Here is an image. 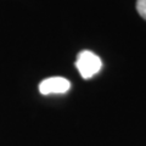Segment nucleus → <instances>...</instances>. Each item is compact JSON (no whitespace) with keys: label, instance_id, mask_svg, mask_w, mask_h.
Here are the masks:
<instances>
[{"label":"nucleus","instance_id":"obj_1","mask_svg":"<svg viewBox=\"0 0 146 146\" xmlns=\"http://www.w3.org/2000/svg\"><path fill=\"white\" fill-rule=\"evenodd\" d=\"M76 67L79 71L83 79H90L96 73L100 72L102 67V62L96 54L89 51V50H83L77 55Z\"/></svg>","mask_w":146,"mask_h":146},{"label":"nucleus","instance_id":"obj_2","mask_svg":"<svg viewBox=\"0 0 146 146\" xmlns=\"http://www.w3.org/2000/svg\"><path fill=\"white\" fill-rule=\"evenodd\" d=\"M71 88L70 80L63 77H50L39 84V91L43 95L65 94Z\"/></svg>","mask_w":146,"mask_h":146},{"label":"nucleus","instance_id":"obj_3","mask_svg":"<svg viewBox=\"0 0 146 146\" xmlns=\"http://www.w3.org/2000/svg\"><path fill=\"white\" fill-rule=\"evenodd\" d=\"M136 11L146 21V0H136Z\"/></svg>","mask_w":146,"mask_h":146}]
</instances>
